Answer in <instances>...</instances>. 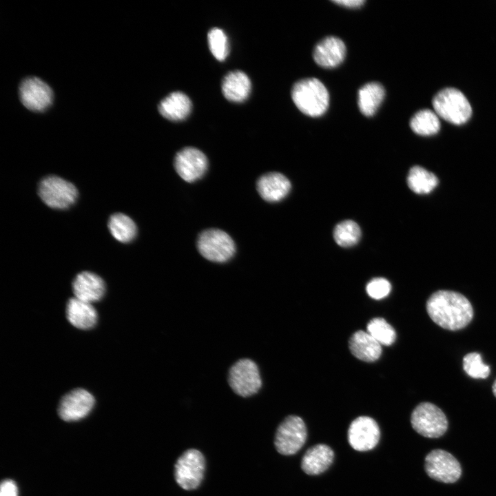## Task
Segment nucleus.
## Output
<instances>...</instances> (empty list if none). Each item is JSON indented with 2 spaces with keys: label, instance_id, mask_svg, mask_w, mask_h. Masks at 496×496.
<instances>
[{
  "label": "nucleus",
  "instance_id": "f257e3e1",
  "mask_svg": "<svg viewBox=\"0 0 496 496\" xmlns=\"http://www.w3.org/2000/svg\"><path fill=\"white\" fill-rule=\"evenodd\" d=\"M426 311L435 323L451 331L464 328L473 317L469 300L459 293L448 290L433 293L426 302Z\"/></svg>",
  "mask_w": 496,
  "mask_h": 496
},
{
  "label": "nucleus",
  "instance_id": "f03ea898",
  "mask_svg": "<svg viewBox=\"0 0 496 496\" xmlns=\"http://www.w3.org/2000/svg\"><path fill=\"white\" fill-rule=\"evenodd\" d=\"M291 97L296 107L310 116L322 115L329 106V92L323 83L316 78L296 82L292 88Z\"/></svg>",
  "mask_w": 496,
  "mask_h": 496
},
{
  "label": "nucleus",
  "instance_id": "7ed1b4c3",
  "mask_svg": "<svg viewBox=\"0 0 496 496\" xmlns=\"http://www.w3.org/2000/svg\"><path fill=\"white\" fill-rule=\"evenodd\" d=\"M433 106L437 116L454 125H462L472 114L466 97L459 90L447 87L440 90L433 99Z\"/></svg>",
  "mask_w": 496,
  "mask_h": 496
},
{
  "label": "nucleus",
  "instance_id": "20e7f679",
  "mask_svg": "<svg viewBox=\"0 0 496 496\" xmlns=\"http://www.w3.org/2000/svg\"><path fill=\"white\" fill-rule=\"evenodd\" d=\"M205 465V458L200 451L195 448L185 451L174 464L176 482L184 490L196 489L204 478Z\"/></svg>",
  "mask_w": 496,
  "mask_h": 496
},
{
  "label": "nucleus",
  "instance_id": "39448f33",
  "mask_svg": "<svg viewBox=\"0 0 496 496\" xmlns=\"http://www.w3.org/2000/svg\"><path fill=\"white\" fill-rule=\"evenodd\" d=\"M227 380L232 391L244 397L256 394L262 386L258 365L249 358L237 360L230 367Z\"/></svg>",
  "mask_w": 496,
  "mask_h": 496
},
{
  "label": "nucleus",
  "instance_id": "423d86ee",
  "mask_svg": "<svg viewBox=\"0 0 496 496\" xmlns=\"http://www.w3.org/2000/svg\"><path fill=\"white\" fill-rule=\"evenodd\" d=\"M307 437L306 425L298 415L286 417L278 426L274 437L276 451L283 455L296 454L304 444Z\"/></svg>",
  "mask_w": 496,
  "mask_h": 496
},
{
  "label": "nucleus",
  "instance_id": "0eeeda50",
  "mask_svg": "<svg viewBox=\"0 0 496 496\" xmlns=\"http://www.w3.org/2000/svg\"><path fill=\"white\" fill-rule=\"evenodd\" d=\"M411 423L417 433L429 438L442 436L448 428V421L444 412L431 402H422L414 409Z\"/></svg>",
  "mask_w": 496,
  "mask_h": 496
},
{
  "label": "nucleus",
  "instance_id": "6e6552de",
  "mask_svg": "<svg viewBox=\"0 0 496 496\" xmlns=\"http://www.w3.org/2000/svg\"><path fill=\"white\" fill-rule=\"evenodd\" d=\"M38 194L50 207L65 209L76 200L78 191L69 181L56 176L43 178L39 185Z\"/></svg>",
  "mask_w": 496,
  "mask_h": 496
},
{
  "label": "nucleus",
  "instance_id": "1a4fd4ad",
  "mask_svg": "<svg viewBox=\"0 0 496 496\" xmlns=\"http://www.w3.org/2000/svg\"><path fill=\"white\" fill-rule=\"evenodd\" d=\"M197 247L204 258L216 262L227 261L236 251L232 238L226 232L218 229L202 231L198 238Z\"/></svg>",
  "mask_w": 496,
  "mask_h": 496
},
{
  "label": "nucleus",
  "instance_id": "9d476101",
  "mask_svg": "<svg viewBox=\"0 0 496 496\" xmlns=\"http://www.w3.org/2000/svg\"><path fill=\"white\" fill-rule=\"evenodd\" d=\"M425 471L430 477L444 483L455 482L462 473L459 462L451 453L442 449L433 450L427 454Z\"/></svg>",
  "mask_w": 496,
  "mask_h": 496
},
{
  "label": "nucleus",
  "instance_id": "9b49d317",
  "mask_svg": "<svg viewBox=\"0 0 496 496\" xmlns=\"http://www.w3.org/2000/svg\"><path fill=\"white\" fill-rule=\"evenodd\" d=\"M350 446L358 451L374 448L380 438V430L376 421L369 416H360L351 422L347 432Z\"/></svg>",
  "mask_w": 496,
  "mask_h": 496
},
{
  "label": "nucleus",
  "instance_id": "f8f14e48",
  "mask_svg": "<svg viewBox=\"0 0 496 496\" xmlns=\"http://www.w3.org/2000/svg\"><path fill=\"white\" fill-rule=\"evenodd\" d=\"M174 167L184 180L192 183L205 173L208 162L206 156L198 149L185 147L174 158Z\"/></svg>",
  "mask_w": 496,
  "mask_h": 496
},
{
  "label": "nucleus",
  "instance_id": "ddd939ff",
  "mask_svg": "<svg viewBox=\"0 0 496 496\" xmlns=\"http://www.w3.org/2000/svg\"><path fill=\"white\" fill-rule=\"evenodd\" d=\"M94 404V398L90 392L83 389H75L62 397L58 413L64 421H76L87 416Z\"/></svg>",
  "mask_w": 496,
  "mask_h": 496
},
{
  "label": "nucleus",
  "instance_id": "4468645a",
  "mask_svg": "<svg viewBox=\"0 0 496 496\" xmlns=\"http://www.w3.org/2000/svg\"><path fill=\"white\" fill-rule=\"evenodd\" d=\"M20 99L25 107L32 111L41 112L52 103L51 88L36 77L24 79L19 87Z\"/></svg>",
  "mask_w": 496,
  "mask_h": 496
},
{
  "label": "nucleus",
  "instance_id": "2eb2a0df",
  "mask_svg": "<svg viewBox=\"0 0 496 496\" xmlns=\"http://www.w3.org/2000/svg\"><path fill=\"white\" fill-rule=\"evenodd\" d=\"M72 290L75 298L92 303L99 301L103 297L105 285L98 275L90 271H82L74 279Z\"/></svg>",
  "mask_w": 496,
  "mask_h": 496
},
{
  "label": "nucleus",
  "instance_id": "dca6fc26",
  "mask_svg": "<svg viewBox=\"0 0 496 496\" xmlns=\"http://www.w3.org/2000/svg\"><path fill=\"white\" fill-rule=\"evenodd\" d=\"M346 47L344 42L335 37H327L314 48L313 59L324 68H331L340 65L344 59Z\"/></svg>",
  "mask_w": 496,
  "mask_h": 496
},
{
  "label": "nucleus",
  "instance_id": "f3484780",
  "mask_svg": "<svg viewBox=\"0 0 496 496\" xmlns=\"http://www.w3.org/2000/svg\"><path fill=\"white\" fill-rule=\"evenodd\" d=\"M256 188L265 200L273 203L280 201L287 196L291 189V183L283 174L269 172L259 178Z\"/></svg>",
  "mask_w": 496,
  "mask_h": 496
},
{
  "label": "nucleus",
  "instance_id": "a211bd4d",
  "mask_svg": "<svg viewBox=\"0 0 496 496\" xmlns=\"http://www.w3.org/2000/svg\"><path fill=\"white\" fill-rule=\"evenodd\" d=\"M334 459V452L327 444H316L307 450L301 460V468L307 475H317L327 471Z\"/></svg>",
  "mask_w": 496,
  "mask_h": 496
},
{
  "label": "nucleus",
  "instance_id": "6ab92c4d",
  "mask_svg": "<svg viewBox=\"0 0 496 496\" xmlns=\"http://www.w3.org/2000/svg\"><path fill=\"white\" fill-rule=\"evenodd\" d=\"M349 347L355 358L367 362L377 360L382 353L381 344L367 331L362 330L351 335L349 340Z\"/></svg>",
  "mask_w": 496,
  "mask_h": 496
},
{
  "label": "nucleus",
  "instance_id": "aec40b11",
  "mask_svg": "<svg viewBox=\"0 0 496 496\" xmlns=\"http://www.w3.org/2000/svg\"><path fill=\"white\" fill-rule=\"evenodd\" d=\"M66 314L69 322L80 329H90L97 322V313L91 303L75 297L69 299L66 306Z\"/></svg>",
  "mask_w": 496,
  "mask_h": 496
},
{
  "label": "nucleus",
  "instance_id": "412c9836",
  "mask_svg": "<svg viewBox=\"0 0 496 496\" xmlns=\"http://www.w3.org/2000/svg\"><path fill=\"white\" fill-rule=\"evenodd\" d=\"M251 88V81L242 71L229 72L222 81L223 94L231 102L239 103L245 101L250 94Z\"/></svg>",
  "mask_w": 496,
  "mask_h": 496
},
{
  "label": "nucleus",
  "instance_id": "4be33fe9",
  "mask_svg": "<svg viewBox=\"0 0 496 496\" xmlns=\"http://www.w3.org/2000/svg\"><path fill=\"white\" fill-rule=\"evenodd\" d=\"M192 107L191 100L185 93L174 92L160 102L158 111L169 121H180L188 116Z\"/></svg>",
  "mask_w": 496,
  "mask_h": 496
},
{
  "label": "nucleus",
  "instance_id": "5701e85b",
  "mask_svg": "<svg viewBox=\"0 0 496 496\" xmlns=\"http://www.w3.org/2000/svg\"><path fill=\"white\" fill-rule=\"evenodd\" d=\"M385 91L383 86L377 82L368 83L358 91V107L360 112L366 116H373L384 99Z\"/></svg>",
  "mask_w": 496,
  "mask_h": 496
},
{
  "label": "nucleus",
  "instance_id": "b1692460",
  "mask_svg": "<svg viewBox=\"0 0 496 496\" xmlns=\"http://www.w3.org/2000/svg\"><path fill=\"white\" fill-rule=\"evenodd\" d=\"M108 227L114 238L123 243L133 240L137 234L135 223L129 216L121 213L110 216Z\"/></svg>",
  "mask_w": 496,
  "mask_h": 496
},
{
  "label": "nucleus",
  "instance_id": "393cba45",
  "mask_svg": "<svg viewBox=\"0 0 496 496\" xmlns=\"http://www.w3.org/2000/svg\"><path fill=\"white\" fill-rule=\"evenodd\" d=\"M409 188L416 194H428L438 184L437 176L420 166H414L409 170L407 176Z\"/></svg>",
  "mask_w": 496,
  "mask_h": 496
},
{
  "label": "nucleus",
  "instance_id": "a878e982",
  "mask_svg": "<svg viewBox=\"0 0 496 496\" xmlns=\"http://www.w3.org/2000/svg\"><path fill=\"white\" fill-rule=\"evenodd\" d=\"M412 130L421 136H431L440 129V122L436 113L425 109L417 112L410 121Z\"/></svg>",
  "mask_w": 496,
  "mask_h": 496
},
{
  "label": "nucleus",
  "instance_id": "bb28decb",
  "mask_svg": "<svg viewBox=\"0 0 496 496\" xmlns=\"http://www.w3.org/2000/svg\"><path fill=\"white\" fill-rule=\"evenodd\" d=\"M361 236L358 225L351 220H344L338 224L333 231V238L336 243L344 247L355 245Z\"/></svg>",
  "mask_w": 496,
  "mask_h": 496
},
{
  "label": "nucleus",
  "instance_id": "cd10ccee",
  "mask_svg": "<svg viewBox=\"0 0 496 496\" xmlns=\"http://www.w3.org/2000/svg\"><path fill=\"white\" fill-rule=\"evenodd\" d=\"M366 331L382 345L390 346L396 339L395 329L382 318L371 320L367 324Z\"/></svg>",
  "mask_w": 496,
  "mask_h": 496
},
{
  "label": "nucleus",
  "instance_id": "c85d7f7f",
  "mask_svg": "<svg viewBox=\"0 0 496 496\" xmlns=\"http://www.w3.org/2000/svg\"><path fill=\"white\" fill-rule=\"evenodd\" d=\"M209 50L218 61H224L229 53V43L227 35L218 28L211 29L207 34Z\"/></svg>",
  "mask_w": 496,
  "mask_h": 496
},
{
  "label": "nucleus",
  "instance_id": "c756f323",
  "mask_svg": "<svg viewBox=\"0 0 496 496\" xmlns=\"http://www.w3.org/2000/svg\"><path fill=\"white\" fill-rule=\"evenodd\" d=\"M463 368L470 377L485 379L490 373V367L482 362V356L477 352L466 354L463 358Z\"/></svg>",
  "mask_w": 496,
  "mask_h": 496
},
{
  "label": "nucleus",
  "instance_id": "7c9ffc66",
  "mask_svg": "<svg viewBox=\"0 0 496 496\" xmlns=\"http://www.w3.org/2000/svg\"><path fill=\"white\" fill-rule=\"evenodd\" d=\"M391 289L390 282L384 278H375L370 280L366 286L368 295L375 300H380L389 295Z\"/></svg>",
  "mask_w": 496,
  "mask_h": 496
},
{
  "label": "nucleus",
  "instance_id": "2f4dec72",
  "mask_svg": "<svg viewBox=\"0 0 496 496\" xmlns=\"http://www.w3.org/2000/svg\"><path fill=\"white\" fill-rule=\"evenodd\" d=\"M0 496H18L15 482L11 479L3 480L1 484Z\"/></svg>",
  "mask_w": 496,
  "mask_h": 496
},
{
  "label": "nucleus",
  "instance_id": "473e14b6",
  "mask_svg": "<svg viewBox=\"0 0 496 496\" xmlns=\"http://www.w3.org/2000/svg\"><path fill=\"white\" fill-rule=\"evenodd\" d=\"M333 3L348 8H358L364 3L363 0H335Z\"/></svg>",
  "mask_w": 496,
  "mask_h": 496
},
{
  "label": "nucleus",
  "instance_id": "72a5a7b5",
  "mask_svg": "<svg viewBox=\"0 0 496 496\" xmlns=\"http://www.w3.org/2000/svg\"><path fill=\"white\" fill-rule=\"evenodd\" d=\"M492 389H493V393L494 395L496 397V380H495V382L493 384Z\"/></svg>",
  "mask_w": 496,
  "mask_h": 496
}]
</instances>
